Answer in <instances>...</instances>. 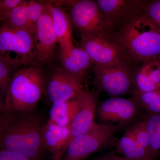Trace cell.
<instances>
[{
	"instance_id": "603a6c76",
	"label": "cell",
	"mask_w": 160,
	"mask_h": 160,
	"mask_svg": "<svg viewBox=\"0 0 160 160\" xmlns=\"http://www.w3.org/2000/svg\"><path fill=\"white\" fill-rule=\"evenodd\" d=\"M144 120L149 137L150 152L155 159L160 155V114H147Z\"/></svg>"
},
{
	"instance_id": "44dd1931",
	"label": "cell",
	"mask_w": 160,
	"mask_h": 160,
	"mask_svg": "<svg viewBox=\"0 0 160 160\" xmlns=\"http://www.w3.org/2000/svg\"><path fill=\"white\" fill-rule=\"evenodd\" d=\"M79 95L65 102L52 104L49 111V121L60 126H70L78 109Z\"/></svg>"
},
{
	"instance_id": "5bb4252c",
	"label": "cell",
	"mask_w": 160,
	"mask_h": 160,
	"mask_svg": "<svg viewBox=\"0 0 160 160\" xmlns=\"http://www.w3.org/2000/svg\"><path fill=\"white\" fill-rule=\"evenodd\" d=\"M70 126H62L49 121L42 129V143L49 151L52 160H61L66 151L70 138Z\"/></svg>"
},
{
	"instance_id": "d4e9b609",
	"label": "cell",
	"mask_w": 160,
	"mask_h": 160,
	"mask_svg": "<svg viewBox=\"0 0 160 160\" xmlns=\"http://www.w3.org/2000/svg\"><path fill=\"white\" fill-rule=\"evenodd\" d=\"M144 14L160 31V0L146 4Z\"/></svg>"
},
{
	"instance_id": "3957f363",
	"label": "cell",
	"mask_w": 160,
	"mask_h": 160,
	"mask_svg": "<svg viewBox=\"0 0 160 160\" xmlns=\"http://www.w3.org/2000/svg\"><path fill=\"white\" fill-rule=\"evenodd\" d=\"M44 76L38 66L18 69L12 78L4 104L5 112L33 111L42 94Z\"/></svg>"
},
{
	"instance_id": "7c38bea8",
	"label": "cell",
	"mask_w": 160,
	"mask_h": 160,
	"mask_svg": "<svg viewBox=\"0 0 160 160\" xmlns=\"http://www.w3.org/2000/svg\"><path fill=\"white\" fill-rule=\"evenodd\" d=\"M82 82L64 69H56L48 83V97L52 104L65 102L84 91Z\"/></svg>"
},
{
	"instance_id": "52a82bcc",
	"label": "cell",
	"mask_w": 160,
	"mask_h": 160,
	"mask_svg": "<svg viewBox=\"0 0 160 160\" xmlns=\"http://www.w3.org/2000/svg\"><path fill=\"white\" fill-rule=\"evenodd\" d=\"M112 34L82 35L81 48L87 52L93 64L107 65L129 61Z\"/></svg>"
},
{
	"instance_id": "277c9868",
	"label": "cell",
	"mask_w": 160,
	"mask_h": 160,
	"mask_svg": "<svg viewBox=\"0 0 160 160\" xmlns=\"http://www.w3.org/2000/svg\"><path fill=\"white\" fill-rule=\"evenodd\" d=\"M121 128L110 123H95L89 131L71 141L61 160L85 159L110 144Z\"/></svg>"
},
{
	"instance_id": "f546056e",
	"label": "cell",
	"mask_w": 160,
	"mask_h": 160,
	"mask_svg": "<svg viewBox=\"0 0 160 160\" xmlns=\"http://www.w3.org/2000/svg\"><path fill=\"white\" fill-rule=\"evenodd\" d=\"M158 62L160 68V59H158Z\"/></svg>"
},
{
	"instance_id": "30bf717a",
	"label": "cell",
	"mask_w": 160,
	"mask_h": 160,
	"mask_svg": "<svg viewBox=\"0 0 160 160\" xmlns=\"http://www.w3.org/2000/svg\"><path fill=\"white\" fill-rule=\"evenodd\" d=\"M139 109L132 98H112L101 103L96 112L103 123H117L122 127L135 118Z\"/></svg>"
},
{
	"instance_id": "8992f818",
	"label": "cell",
	"mask_w": 160,
	"mask_h": 160,
	"mask_svg": "<svg viewBox=\"0 0 160 160\" xmlns=\"http://www.w3.org/2000/svg\"><path fill=\"white\" fill-rule=\"evenodd\" d=\"M65 3L69 6L70 22L82 32V35L114 33L96 2L80 0L66 1Z\"/></svg>"
},
{
	"instance_id": "484cf974",
	"label": "cell",
	"mask_w": 160,
	"mask_h": 160,
	"mask_svg": "<svg viewBox=\"0 0 160 160\" xmlns=\"http://www.w3.org/2000/svg\"><path fill=\"white\" fill-rule=\"evenodd\" d=\"M0 160H32L24 155L0 148Z\"/></svg>"
},
{
	"instance_id": "9c48e42d",
	"label": "cell",
	"mask_w": 160,
	"mask_h": 160,
	"mask_svg": "<svg viewBox=\"0 0 160 160\" xmlns=\"http://www.w3.org/2000/svg\"><path fill=\"white\" fill-rule=\"evenodd\" d=\"M35 37L30 32L0 23V53L13 52L20 57L30 58L34 62Z\"/></svg>"
},
{
	"instance_id": "8fae6325",
	"label": "cell",
	"mask_w": 160,
	"mask_h": 160,
	"mask_svg": "<svg viewBox=\"0 0 160 160\" xmlns=\"http://www.w3.org/2000/svg\"><path fill=\"white\" fill-rule=\"evenodd\" d=\"M104 16L113 30L120 28L133 18L144 13L145 4L143 2L128 0H98L96 1Z\"/></svg>"
},
{
	"instance_id": "ffe728a7",
	"label": "cell",
	"mask_w": 160,
	"mask_h": 160,
	"mask_svg": "<svg viewBox=\"0 0 160 160\" xmlns=\"http://www.w3.org/2000/svg\"><path fill=\"white\" fill-rule=\"evenodd\" d=\"M0 23L6 26L27 30L36 35L37 25L32 22L27 7V2L22 1L19 5L4 15Z\"/></svg>"
},
{
	"instance_id": "ac0fdd59",
	"label": "cell",
	"mask_w": 160,
	"mask_h": 160,
	"mask_svg": "<svg viewBox=\"0 0 160 160\" xmlns=\"http://www.w3.org/2000/svg\"><path fill=\"white\" fill-rule=\"evenodd\" d=\"M33 63L30 58H10L9 55L0 53V98L5 102L12 76L21 66Z\"/></svg>"
},
{
	"instance_id": "83f0119b",
	"label": "cell",
	"mask_w": 160,
	"mask_h": 160,
	"mask_svg": "<svg viewBox=\"0 0 160 160\" xmlns=\"http://www.w3.org/2000/svg\"><path fill=\"white\" fill-rule=\"evenodd\" d=\"M122 157L118 155L115 152H112L93 159L92 160H120Z\"/></svg>"
},
{
	"instance_id": "5b68a950",
	"label": "cell",
	"mask_w": 160,
	"mask_h": 160,
	"mask_svg": "<svg viewBox=\"0 0 160 160\" xmlns=\"http://www.w3.org/2000/svg\"><path fill=\"white\" fill-rule=\"evenodd\" d=\"M128 60L107 65L93 64L95 85L112 96L126 94L133 91V72Z\"/></svg>"
},
{
	"instance_id": "7402d4cb",
	"label": "cell",
	"mask_w": 160,
	"mask_h": 160,
	"mask_svg": "<svg viewBox=\"0 0 160 160\" xmlns=\"http://www.w3.org/2000/svg\"><path fill=\"white\" fill-rule=\"evenodd\" d=\"M131 94V98L139 108L146 110L147 114H160V90L142 92L133 89Z\"/></svg>"
},
{
	"instance_id": "2e32d148",
	"label": "cell",
	"mask_w": 160,
	"mask_h": 160,
	"mask_svg": "<svg viewBox=\"0 0 160 160\" xmlns=\"http://www.w3.org/2000/svg\"><path fill=\"white\" fill-rule=\"evenodd\" d=\"M134 89L142 92L160 90V68L158 60L145 62L134 70Z\"/></svg>"
},
{
	"instance_id": "d6986e66",
	"label": "cell",
	"mask_w": 160,
	"mask_h": 160,
	"mask_svg": "<svg viewBox=\"0 0 160 160\" xmlns=\"http://www.w3.org/2000/svg\"><path fill=\"white\" fill-rule=\"evenodd\" d=\"M117 151L126 160H154L151 153L138 142L128 129L117 144Z\"/></svg>"
},
{
	"instance_id": "6da1fadb",
	"label": "cell",
	"mask_w": 160,
	"mask_h": 160,
	"mask_svg": "<svg viewBox=\"0 0 160 160\" xmlns=\"http://www.w3.org/2000/svg\"><path fill=\"white\" fill-rule=\"evenodd\" d=\"M43 125L33 111L5 112L0 120V148L40 160Z\"/></svg>"
},
{
	"instance_id": "7a4b0ae2",
	"label": "cell",
	"mask_w": 160,
	"mask_h": 160,
	"mask_svg": "<svg viewBox=\"0 0 160 160\" xmlns=\"http://www.w3.org/2000/svg\"><path fill=\"white\" fill-rule=\"evenodd\" d=\"M112 35L129 62L143 63L160 57V31L144 13Z\"/></svg>"
},
{
	"instance_id": "4316f807",
	"label": "cell",
	"mask_w": 160,
	"mask_h": 160,
	"mask_svg": "<svg viewBox=\"0 0 160 160\" xmlns=\"http://www.w3.org/2000/svg\"><path fill=\"white\" fill-rule=\"evenodd\" d=\"M22 2V0H0V19Z\"/></svg>"
},
{
	"instance_id": "4fadbf2b",
	"label": "cell",
	"mask_w": 160,
	"mask_h": 160,
	"mask_svg": "<svg viewBox=\"0 0 160 160\" xmlns=\"http://www.w3.org/2000/svg\"><path fill=\"white\" fill-rule=\"evenodd\" d=\"M79 98L78 109L70 125L71 135L68 145L75 138L89 131L95 123L94 118L97 112L95 94L84 90L80 93Z\"/></svg>"
},
{
	"instance_id": "f1b7e54d",
	"label": "cell",
	"mask_w": 160,
	"mask_h": 160,
	"mask_svg": "<svg viewBox=\"0 0 160 160\" xmlns=\"http://www.w3.org/2000/svg\"><path fill=\"white\" fill-rule=\"evenodd\" d=\"M5 112V107L4 102L0 98V120L2 119Z\"/></svg>"
},
{
	"instance_id": "ba28073f",
	"label": "cell",
	"mask_w": 160,
	"mask_h": 160,
	"mask_svg": "<svg viewBox=\"0 0 160 160\" xmlns=\"http://www.w3.org/2000/svg\"><path fill=\"white\" fill-rule=\"evenodd\" d=\"M57 43L52 18L50 2H45L44 10L37 22L33 63L42 65L51 59L54 55Z\"/></svg>"
},
{
	"instance_id": "e0dca14e",
	"label": "cell",
	"mask_w": 160,
	"mask_h": 160,
	"mask_svg": "<svg viewBox=\"0 0 160 160\" xmlns=\"http://www.w3.org/2000/svg\"><path fill=\"white\" fill-rule=\"evenodd\" d=\"M63 69L83 82L84 75L93 63L87 52L82 48L74 47L70 53L59 56Z\"/></svg>"
},
{
	"instance_id": "cb8c5ba5",
	"label": "cell",
	"mask_w": 160,
	"mask_h": 160,
	"mask_svg": "<svg viewBox=\"0 0 160 160\" xmlns=\"http://www.w3.org/2000/svg\"><path fill=\"white\" fill-rule=\"evenodd\" d=\"M128 129L135 139L151 153L149 149V137L145 121L142 120L136 122Z\"/></svg>"
},
{
	"instance_id": "9a60e30c",
	"label": "cell",
	"mask_w": 160,
	"mask_h": 160,
	"mask_svg": "<svg viewBox=\"0 0 160 160\" xmlns=\"http://www.w3.org/2000/svg\"><path fill=\"white\" fill-rule=\"evenodd\" d=\"M52 18L58 43L60 46L59 56H65L74 48L71 22L66 12L50 2Z\"/></svg>"
}]
</instances>
